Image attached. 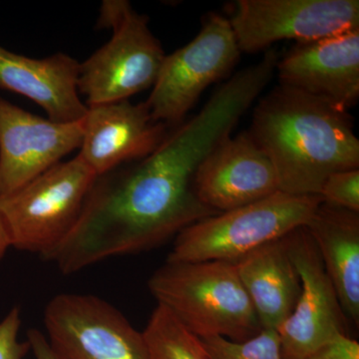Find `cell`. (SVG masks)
Here are the masks:
<instances>
[{"instance_id": "21", "label": "cell", "mask_w": 359, "mask_h": 359, "mask_svg": "<svg viewBox=\"0 0 359 359\" xmlns=\"http://www.w3.org/2000/svg\"><path fill=\"white\" fill-rule=\"evenodd\" d=\"M20 309L13 308L0 321V359H23L30 351L29 342L20 341Z\"/></svg>"}, {"instance_id": "17", "label": "cell", "mask_w": 359, "mask_h": 359, "mask_svg": "<svg viewBox=\"0 0 359 359\" xmlns=\"http://www.w3.org/2000/svg\"><path fill=\"white\" fill-rule=\"evenodd\" d=\"M346 318L359 323V212L321 202L306 226Z\"/></svg>"}, {"instance_id": "13", "label": "cell", "mask_w": 359, "mask_h": 359, "mask_svg": "<svg viewBox=\"0 0 359 359\" xmlns=\"http://www.w3.org/2000/svg\"><path fill=\"white\" fill-rule=\"evenodd\" d=\"M276 71L280 84L348 112L359 99V29L297 43Z\"/></svg>"}, {"instance_id": "5", "label": "cell", "mask_w": 359, "mask_h": 359, "mask_svg": "<svg viewBox=\"0 0 359 359\" xmlns=\"http://www.w3.org/2000/svg\"><path fill=\"white\" fill-rule=\"evenodd\" d=\"M96 177L77 155L0 199L11 248L48 256L77 223Z\"/></svg>"}, {"instance_id": "18", "label": "cell", "mask_w": 359, "mask_h": 359, "mask_svg": "<svg viewBox=\"0 0 359 359\" xmlns=\"http://www.w3.org/2000/svg\"><path fill=\"white\" fill-rule=\"evenodd\" d=\"M151 359H212L198 335L157 304L143 332Z\"/></svg>"}, {"instance_id": "1", "label": "cell", "mask_w": 359, "mask_h": 359, "mask_svg": "<svg viewBox=\"0 0 359 359\" xmlns=\"http://www.w3.org/2000/svg\"><path fill=\"white\" fill-rule=\"evenodd\" d=\"M266 85L257 68L238 71L154 152L97 176L77 223L44 261L72 275L104 259L155 249L218 214L198 199L196 174Z\"/></svg>"}, {"instance_id": "8", "label": "cell", "mask_w": 359, "mask_h": 359, "mask_svg": "<svg viewBox=\"0 0 359 359\" xmlns=\"http://www.w3.org/2000/svg\"><path fill=\"white\" fill-rule=\"evenodd\" d=\"M44 327L60 359H151L143 332L96 295H56L45 308Z\"/></svg>"}, {"instance_id": "3", "label": "cell", "mask_w": 359, "mask_h": 359, "mask_svg": "<svg viewBox=\"0 0 359 359\" xmlns=\"http://www.w3.org/2000/svg\"><path fill=\"white\" fill-rule=\"evenodd\" d=\"M148 287L200 339L244 341L263 330L233 262H166Z\"/></svg>"}, {"instance_id": "6", "label": "cell", "mask_w": 359, "mask_h": 359, "mask_svg": "<svg viewBox=\"0 0 359 359\" xmlns=\"http://www.w3.org/2000/svg\"><path fill=\"white\" fill-rule=\"evenodd\" d=\"M148 22L128 1H103L98 26L113 35L80 65L78 92L86 106L128 100L155 84L166 54Z\"/></svg>"}, {"instance_id": "24", "label": "cell", "mask_w": 359, "mask_h": 359, "mask_svg": "<svg viewBox=\"0 0 359 359\" xmlns=\"http://www.w3.org/2000/svg\"><path fill=\"white\" fill-rule=\"evenodd\" d=\"M9 248H11V241H9L4 219L0 214V261L6 256Z\"/></svg>"}, {"instance_id": "9", "label": "cell", "mask_w": 359, "mask_h": 359, "mask_svg": "<svg viewBox=\"0 0 359 359\" xmlns=\"http://www.w3.org/2000/svg\"><path fill=\"white\" fill-rule=\"evenodd\" d=\"M229 21L240 51L255 53L283 40L304 43L359 29V1L238 0Z\"/></svg>"}, {"instance_id": "23", "label": "cell", "mask_w": 359, "mask_h": 359, "mask_svg": "<svg viewBox=\"0 0 359 359\" xmlns=\"http://www.w3.org/2000/svg\"><path fill=\"white\" fill-rule=\"evenodd\" d=\"M27 341L35 359H60L51 348L45 334L36 328L28 332Z\"/></svg>"}, {"instance_id": "19", "label": "cell", "mask_w": 359, "mask_h": 359, "mask_svg": "<svg viewBox=\"0 0 359 359\" xmlns=\"http://www.w3.org/2000/svg\"><path fill=\"white\" fill-rule=\"evenodd\" d=\"M203 344L212 359H283L278 330H262L244 341L205 337Z\"/></svg>"}, {"instance_id": "10", "label": "cell", "mask_w": 359, "mask_h": 359, "mask_svg": "<svg viewBox=\"0 0 359 359\" xmlns=\"http://www.w3.org/2000/svg\"><path fill=\"white\" fill-rule=\"evenodd\" d=\"M290 256L301 276L294 311L278 327L283 359H304L346 334V316L318 250L306 226L285 236Z\"/></svg>"}, {"instance_id": "14", "label": "cell", "mask_w": 359, "mask_h": 359, "mask_svg": "<svg viewBox=\"0 0 359 359\" xmlns=\"http://www.w3.org/2000/svg\"><path fill=\"white\" fill-rule=\"evenodd\" d=\"M87 107L78 155L97 176L150 155L167 137L168 127L153 119L145 102L123 100Z\"/></svg>"}, {"instance_id": "15", "label": "cell", "mask_w": 359, "mask_h": 359, "mask_svg": "<svg viewBox=\"0 0 359 359\" xmlns=\"http://www.w3.org/2000/svg\"><path fill=\"white\" fill-rule=\"evenodd\" d=\"M80 63L65 53L33 59L0 46V89L27 97L56 123L83 119L87 107L79 97Z\"/></svg>"}, {"instance_id": "20", "label": "cell", "mask_w": 359, "mask_h": 359, "mask_svg": "<svg viewBox=\"0 0 359 359\" xmlns=\"http://www.w3.org/2000/svg\"><path fill=\"white\" fill-rule=\"evenodd\" d=\"M320 197L328 205L359 212V169L330 175L321 188Z\"/></svg>"}, {"instance_id": "7", "label": "cell", "mask_w": 359, "mask_h": 359, "mask_svg": "<svg viewBox=\"0 0 359 359\" xmlns=\"http://www.w3.org/2000/svg\"><path fill=\"white\" fill-rule=\"evenodd\" d=\"M230 21L210 13L197 36L166 55L146 101L153 119L179 124L210 85L228 74L240 58Z\"/></svg>"}, {"instance_id": "22", "label": "cell", "mask_w": 359, "mask_h": 359, "mask_svg": "<svg viewBox=\"0 0 359 359\" xmlns=\"http://www.w3.org/2000/svg\"><path fill=\"white\" fill-rule=\"evenodd\" d=\"M304 359H359V344L342 334Z\"/></svg>"}, {"instance_id": "4", "label": "cell", "mask_w": 359, "mask_h": 359, "mask_svg": "<svg viewBox=\"0 0 359 359\" xmlns=\"http://www.w3.org/2000/svg\"><path fill=\"white\" fill-rule=\"evenodd\" d=\"M323 202L320 196L276 192L266 199L208 218L175 238L167 262H236L306 226Z\"/></svg>"}, {"instance_id": "16", "label": "cell", "mask_w": 359, "mask_h": 359, "mask_svg": "<svg viewBox=\"0 0 359 359\" xmlns=\"http://www.w3.org/2000/svg\"><path fill=\"white\" fill-rule=\"evenodd\" d=\"M263 330H276L294 311L301 276L290 256L285 237L262 245L233 262Z\"/></svg>"}, {"instance_id": "2", "label": "cell", "mask_w": 359, "mask_h": 359, "mask_svg": "<svg viewBox=\"0 0 359 359\" xmlns=\"http://www.w3.org/2000/svg\"><path fill=\"white\" fill-rule=\"evenodd\" d=\"M249 132L271 160L280 192L320 196L330 175L359 168L351 114L285 85L257 104Z\"/></svg>"}, {"instance_id": "11", "label": "cell", "mask_w": 359, "mask_h": 359, "mask_svg": "<svg viewBox=\"0 0 359 359\" xmlns=\"http://www.w3.org/2000/svg\"><path fill=\"white\" fill-rule=\"evenodd\" d=\"M83 119L74 123L53 122L0 97V199L80 148Z\"/></svg>"}, {"instance_id": "12", "label": "cell", "mask_w": 359, "mask_h": 359, "mask_svg": "<svg viewBox=\"0 0 359 359\" xmlns=\"http://www.w3.org/2000/svg\"><path fill=\"white\" fill-rule=\"evenodd\" d=\"M198 199L216 212L231 211L278 192L275 169L249 131L229 136L200 165Z\"/></svg>"}]
</instances>
